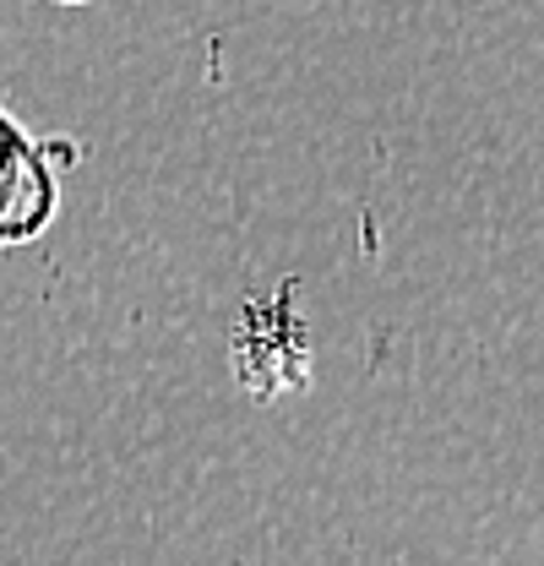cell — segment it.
<instances>
[{
	"label": "cell",
	"instance_id": "obj_1",
	"mask_svg": "<svg viewBox=\"0 0 544 566\" xmlns=\"http://www.w3.org/2000/svg\"><path fill=\"white\" fill-rule=\"evenodd\" d=\"M289 300V289H283ZM283 300H251L234 333V370L251 387V398H278V387H294L311 376L305 322Z\"/></svg>",
	"mask_w": 544,
	"mask_h": 566
},
{
	"label": "cell",
	"instance_id": "obj_3",
	"mask_svg": "<svg viewBox=\"0 0 544 566\" xmlns=\"http://www.w3.org/2000/svg\"><path fill=\"white\" fill-rule=\"evenodd\" d=\"M61 6H87V0H61Z\"/></svg>",
	"mask_w": 544,
	"mask_h": 566
},
{
	"label": "cell",
	"instance_id": "obj_2",
	"mask_svg": "<svg viewBox=\"0 0 544 566\" xmlns=\"http://www.w3.org/2000/svg\"><path fill=\"white\" fill-rule=\"evenodd\" d=\"M61 202V180L44 164V147L17 120L0 115V245H22L50 229Z\"/></svg>",
	"mask_w": 544,
	"mask_h": 566
}]
</instances>
